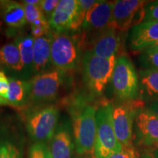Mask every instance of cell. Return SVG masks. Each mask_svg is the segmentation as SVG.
Returning a JSON list of instances; mask_svg holds the SVG:
<instances>
[{
  "label": "cell",
  "mask_w": 158,
  "mask_h": 158,
  "mask_svg": "<svg viewBox=\"0 0 158 158\" xmlns=\"http://www.w3.org/2000/svg\"><path fill=\"white\" fill-rule=\"evenodd\" d=\"M30 25L31 35L35 39L45 36L48 33L49 29H51L48 20L47 19V18L38 20V21H35Z\"/></svg>",
  "instance_id": "cb8c5ba5"
},
{
  "label": "cell",
  "mask_w": 158,
  "mask_h": 158,
  "mask_svg": "<svg viewBox=\"0 0 158 158\" xmlns=\"http://www.w3.org/2000/svg\"><path fill=\"white\" fill-rule=\"evenodd\" d=\"M29 158H52L49 148L45 143H35L30 147Z\"/></svg>",
  "instance_id": "484cf974"
},
{
  "label": "cell",
  "mask_w": 158,
  "mask_h": 158,
  "mask_svg": "<svg viewBox=\"0 0 158 158\" xmlns=\"http://www.w3.org/2000/svg\"><path fill=\"white\" fill-rule=\"evenodd\" d=\"M148 2L141 0L114 1L110 27L125 31L140 24L144 17V7Z\"/></svg>",
  "instance_id": "52a82bcc"
},
{
  "label": "cell",
  "mask_w": 158,
  "mask_h": 158,
  "mask_svg": "<svg viewBox=\"0 0 158 158\" xmlns=\"http://www.w3.org/2000/svg\"><path fill=\"white\" fill-rule=\"evenodd\" d=\"M157 146H158V144H157Z\"/></svg>",
  "instance_id": "60d3db41"
},
{
  "label": "cell",
  "mask_w": 158,
  "mask_h": 158,
  "mask_svg": "<svg viewBox=\"0 0 158 158\" xmlns=\"http://www.w3.org/2000/svg\"><path fill=\"white\" fill-rule=\"evenodd\" d=\"M138 155L133 146L128 147H123L119 152L111 154L108 158H137Z\"/></svg>",
  "instance_id": "f546056e"
},
{
  "label": "cell",
  "mask_w": 158,
  "mask_h": 158,
  "mask_svg": "<svg viewBox=\"0 0 158 158\" xmlns=\"http://www.w3.org/2000/svg\"><path fill=\"white\" fill-rule=\"evenodd\" d=\"M142 107L140 100H133L129 103H124L113 107L114 129L116 137L123 147L132 146L133 121L136 114Z\"/></svg>",
  "instance_id": "8992f818"
},
{
  "label": "cell",
  "mask_w": 158,
  "mask_h": 158,
  "mask_svg": "<svg viewBox=\"0 0 158 158\" xmlns=\"http://www.w3.org/2000/svg\"><path fill=\"white\" fill-rule=\"evenodd\" d=\"M0 158H21L19 149L9 142L0 143Z\"/></svg>",
  "instance_id": "83f0119b"
},
{
  "label": "cell",
  "mask_w": 158,
  "mask_h": 158,
  "mask_svg": "<svg viewBox=\"0 0 158 158\" xmlns=\"http://www.w3.org/2000/svg\"><path fill=\"white\" fill-rule=\"evenodd\" d=\"M78 11V0H60L48 19L50 27L57 33L70 29Z\"/></svg>",
  "instance_id": "4fadbf2b"
},
{
  "label": "cell",
  "mask_w": 158,
  "mask_h": 158,
  "mask_svg": "<svg viewBox=\"0 0 158 158\" xmlns=\"http://www.w3.org/2000/svg\"><path fill=\"white\" fill-rule=\"evenodd\" d=\"M52 38L45 36L35 38L33 48V69L37 72L45 70L51 61V49Z\"/></svg>",
  "instance_id": "e0dca14e"
},
{
  "label": "cell",
  "mask_w": 158,
  "mask_h": 158,
  "mask_svg": "<svg viewBox=\"0 0 158 158\" xmlns=\"http://www.w3.org/2000/svg\"><path fill=\"white\" fill-rule=\"evenodd\" d=\"M91 157H92V158H101V157H98V156H96V155H91Z\"/></svg>",
  "instance_id": "74e56055"
},
{
  "label": "cell",
  "mask_w": 158,
  "mask_h": 158,
  "mask_svg": "<svg viewBox=\"0 0 158 158\" xmlns=\"http://www.w3.org/2000/svg\"><path fill=\"white\" fill-rule=\"evenodd\" d=\"M4 21L2 20V18L1 12H0V33H2L4 30Z\"/></svg>",
  "instance_id": "e575fe53"
},
{
  "label": "cell",
  "mask_w": 158,
  "mask_h": 158,
  "mask_svg": "<svg viewBox=\"0 0 158 158\" xmlns=\"http://www.w3.org/2000/svg\"><path fill=\"white\" fill-rule=\"evenodd\" d=\"M8 102L5 99L0 98V106H3V105H8Z\"/></svg>",
  "instance_id": "d590c367"
},
{
  "label": "cell",
  "mask_w": 158,
  "mask_h": 158,
  "mask_svg": "<svg viewBox=\"0 0 158 158\" xmlns=\"http://www.w3.org/2000/svg\"><path fill=\"white\" fill-rule=\"evenodd\" d=\"M158 21V1L149 2L144 7V17L142 22Z\"/></svg>",
  "instance_id": "4316f807"
},
{
  "label": "cell",
  "mask_w": 158,
  "mask_h": 158,
  "mask_svg": "<svg viewBox=\"0 0 158 158\" xmlns=\"http://www.w3.org/2000/svg\"><path fill=\"white\" fill-rule=\"evenodd\" d=\"M144 51H150V52H158V42L156 43L155 44L152 45V46H150L149 48H148L147 49H146V50Z\"/></svg>",
  "instance_id": "d6a6232c"
},
{
  "label": "cell",
  "mask_w": 158,
  "mask_h": 158,
  "mask_svg": "<svg viewBox=\"0 0 158 158\" xmlns=\"http://www.w3.org/2000/svg\"><path fill=\"white\" fill-rule=\"evenodd\" d=\"M59 118V110L54 106H47L33 112L28 116L27 128L29 135L36 143H44L52 139Z\"/></svg>",
  "instance_id": "5b68a950"
},
{
  "label": "cell",
  "mask_w": 158,
  "mask_h": 158,
  "mask_svg": "<svg viewBox=\"0 0 158 158\" xmlns=\"http://www.w3.org/2000/svg\"><path fill=\"white\" fill-rule=\"evenodd\" d=\"M51 61L58 70L73 69L78 62V47L69 35L57 33L52 38Z\"/></svg>",
  "instance_id": "ba28073f"
},
{
  "label": "cell",
  "mask_w": 158,
  "mask_h": 158,
  "mask_svg": "<svg viewBox=\"0 0 158 158\" xmlns=\"http://www.w3.org/2000/svg\"><path fill=\"white\" fill-rule=\"evenodd\" d=\"M85 158H92V157H85Z\"/></svg>",
  "instance_id": "f35d334b"
},
{
  "label": "cell",
  "mask_w": 158,
  "mask_h": 158,
  "mask_svg": "<svg viewBox=\"0 0 158 158\" xmlns=\"http://www.w3.org/2000/svg\"><path fill=\"white\" fill-rule=\"evenodd\" d=\"M73 134L78 155H93L97 135L96 109L84 106L73 118Z\"/></svg>",
  "instance_id": "3957f363"
},
{
  "label": "cell",
  "mask_w": 158,
  "mask_h": 158,
  "mask_svg": "<svg viewBox=\"0 0 158 158\" xmlns=\"http://www.w3.org/2000/svg\"><path fill=\"white\" fill-rule=\"evenodd\" d=\"M137 158H138V157H137Z\"/></svg>",
  "instance_id": "ab89813d"
},
{
  "label": "cell",
  "mask_w": 158,
  "mask_h": 158,
  "mask_svg": "<svg viewBox=\"0 0 158 158\" xmlns=\"http://www.w3.org/2000/svg\"><path fill=\"white\" fill-rule=\"evenodd\" d=\"M149 108L150 110H152L154 113L156 114L158 116V100L150 102L149 108Z\"/></svg>",
  "instance_id": "1f68e13d"
},
{
  "label": "cell",
  "mask_w": 158,
  "mask_h": 158,
  "mask_svg": "<svg viewBox=\"0 0 158 158\" xmlns=\"http://www.w3.org/2000/svg\"><path fill=\"white\" fill-rule=\"evenodd\" d=\"M35 38L31 35L19 37L15 43L19 48L21 59H22L23 68L30 69L33 68V48H34Z\"/></svg>",
  "instance_id": "44dd1931"
},
{
  "label": "cell",
  "mask_w": 158,
  "mask_h": 158,
  "mask_svg": "<svg viewBox=\"0 0 158 158\" xmlns=\"http://www.w3.org/2000/svg\"><path fill=\"white\" fill-rule=\"evenodd\" d=\"M59 3V0H42L40 4V7L45 16L47 15L49 19L58 6Z\"/></svg>",
  "instance_id": "f1b7e54d"
},
{
  "label": "cell",
  "mask_w": 158,
  "mask_h": 158,
  "mask_svg": "<svg viewBox=\"0 0 158 158\" xmlns=\"http://www.w3.org/2000/svg\"><path fill=\"white\" fill-rule=\"evenodd\" d=\"M143 158H156V157L153 155H152V154H148L147 155H144Z\"/></svg>",
  "instance_id": "8d00e7d4"
},
{
  "label": "cell",
  "mask_w": 158,
  "mask_h": 158,
  "mask_svg": "<svg viewBox=\"0 0 158 158\" xmlns=\"http://www.w3.org/2000/svg\"><path fill=\"white\" fill-rule=\"evenodd\" d=\"M9 89V80L5 73L0 71V98L6 100Z\"/></svg>",
  "instance_id": "4dcf8cb0"
},
{
  "label": "cell",
  "mask_w": 158,
  "mask_h": 158,
  "mask_svg": "<svg viewBox=\"0 0 158 158\" xmlns=\"http://www.w3.org/2000/svg\"><path fill=\"white\" fill-rule=\"evenodd\" d=\"M22 4L23 5V7H24L27 23L31 24V23L38 21V20L46 18L45 16V15L43 14V11L41 10L40 6L29 5V4L23 2Z\"/></svg>",
  "instance_id": "d4e9b609"
},
{
  "label": "cell",
  "mask_w": 158,
  "mask_h": 158,
  "mask_svg": "<svg viewBox=\"0 0 158 158\" xmlns=\"http://www.w3.org/2000/svg\"><path fill=\"white\" fill-rule=\"evenodd\" d=\"M49 149L52 158H73L74 144L68 130L61 128L54 134Z\"/></svg>",
  "instance_id": "2e32d148"
},
{
  "label": "cell",
  "mask_w": 158,
  "mask_h": 158,
  "mask_svg": "<svg viewBox=\"0 0 158 158\" xmlns=\"http://www.w3.org/2000/svg\"><path fill=\"white\" fill-rule=\"evenodd\" d=\"M143 70H158V52L144 51L139 58Z\"/></svg>",
  "instance_id": "603a6c76"
},
{
  "label": "cell",
  "mask_w": 158,
  "mask_h": 158,
  "mask_svg": "<svg viewBox=\"0 0 158 158\" xmlns=\"http://www.w3.org/2000/svg\"><path fill=\"white\" fill-rule=\"evenodd\" d=\"M63 75V70H55L35 76L29 84V98L36 101L55 98L62 84Z\"/></svg>",
  "instance_id": "9c48e42d"
},
{
  "label": "cell",
  "mask_w": 158,
  "mask_h": 158,
  "mask_svg": "<svg viewBox=\"0 0 158 158\" xmlns=\"http://www.w3.org/2000/svg\"><path fill=\"white\" fill-rule=\"evenodd\" d=\"M138 94L146 100L153 102L158 100V70L140 71Z\"/></svg>",
  "instance_id": "ac0fdd59"
},
{
  "label": "cell",
  "mask_w": 158,
  "mask_h": 158,
  "mask_svg": "<svg viewBox=\"0 0 158 158\" xmlns=\"http://www.w3.org/2000/svg\"><path fill=\"white\" fill-rule=\"evenodd\" d=\"M157 42L158 21L142 22L132 28L130 47L134 52H143Z\"/></svg>",
  "instance_id": "8fae6325"
},
{
  "label": "cell",
  "mask_w": 158,
  "mask_h": 158,
  "mask_svg": "<svg viewBox=\"0 0 158 158\" xmlns=\"http://www.w3.org/2000/svg\"><path fill=\"white\" fill-rule=\"evenodd\" d=\"M0 12L4 23L9 28L20 29L27 23L24 7L22 3L11 0H1Z\"/></svg>",
  "instance_id": "9a60e30c"
},
{
  "label": "cell",
  "mask_w": 158,
  "mask_h": 158,
  "mask_svg": "<svg viewBox=\"0 0 158 158\" xmlns=\"http://www.w3.org/2000/svg\"><path fill=\"white\" fill-rule=\"evenodd\" d=\"M98 1L94 0H78V11L71 30H77L81 27L88 11L95 5Z\"/></svg>",
  "instance_id": "7402d4cb"
},
{
  "label": "cell",
  "mask_w": 158,
  "mask_h": 158,
  "mask_svg": "<svg viewBox=\"0 0 158 158\" xmlns=\"http://www.w3.org/2000/svg\"><path fill=\"white\" fill-rule=\"evenodd\" d=\"M114 2L98 1L86 13L81 26L84 32L92 33L94 37L110 28Z\"/></svg>",
  "instance_id": "30bf717a"
},
{
  "label": "cell",
  "mask_w": 158,
  "mask_h": 158,
  "mask_svg": "<svg viewBox=\"0 0 158 158\" xmlns=\"http://www.w3.org/2000/svg\"><path fill=\"white\" fill-rule=\"evenodd\" d=\"M112 86L115 95L123 101L135 100L139 93V80L131 60L122 55L116 59Z\"/></svg>",
  "instance_id": "277c9868"
},
{
  "label": "cell",
  "mask_w": 158,
  "mask_h": 158,
  "mask_svg": "<svg viewBox=\"0 0 158 158\" xmlns=\"http://www.w3.org/2000/svg\"><path fill=\"white\" fill-rule=\"evenodd\" d=\"M40 2L41 1H40V0H25V1H23L22 2L26 3V4H29V5L40 6Z\"/></svg>",
  "instance_id": "836d02e7"
},
{
  "label": "cell",
  "mask_w": 158,
  "mask_h": 158,
  "mask_svg": "<svg viewBox=\"0 0 158 158\" xmlns=\"http://www.w3.org/2000/svg\"><path fill=\"white\" fill-rule=\"evenodd\" d=\"M0 63L15 71H21L23 64L15 43H7L0 48Z\"/></svg>",
  "instance_id": "d6986e66"
},
{
  "label": "cell",
  "mask_w": 158,
  "mask_h": 158,
  "mask_svg": "<svg viewBox=\"0 0 158 158\" xmlns=\"http://www.w3.org/2000/svg\"><path fill=\"white\" fill-rule=\"evenodd\" d=\"M27 94L29 96V84L21 80L10 78L6 100L10 105L21 106L25 102Z\"/></svg>",
  "instance_id": "ffe728a7"
},
{
  "label": "cell",
  "mask_w": 158,
  "mask_h": 158,
  "mask_svg": "<svg viewBox=\"0 0 158 158\" xmlns=\"http://www.w3.org/2000/svg\"><path fill=\"white\" fill-rule=\"evenodd\" d=\"M118 31L110 27L94 37L91 48L88 51L102 58L116 56L121 44Z\"/></svg>",
  "instance_id": "5bb4252c"
},
{
  "label": "cell",
  "mask_w": 158,
  "mask_h": 158,
  "mask_svg": "<svg viewBox=\"0 0 158 158\" xmlns=\"http://www.w3.org/2000/svg\"><path fill=\"white\" fill-rule=\"evenodd\" d=\"M116 56L102 58L86 51L82 59L84 81L88 88L96 94H101L111 80Z\"/></svg>",
  "instance_id": "6da1fadb"
},
{
  "label": "cell",
  "mask_w": 158,
  "mask_h": 158,
  "mask_svg": "<svg viewBox=\"0 0 158 158\" xmlns=\"http://www.w3.org/2000/svg\"><path fill=\"white\" fill-rule=\"evenodd\" d=\"M138 134L143 144H158V116L149 108H141L135 116Z\"/></svg>",
  "instance_id": "7c38bea8"
},
{
  "label": "cell",
  "mask_w": 158,
  "mask_h": 158,
  "mask_svg": "<svg viewBox=\"0 0 158 158\" xmlns=\"http://www.w3.org/2000/svg\"><path fill=\"white\" fill-rule=\"evenodd\" d=\"M112 112L113 106L109 103L102 105L96 110L97 135L93 155L101 158H108L123 148L116 137Z\"/></svg>",
  "instance_id": "7a4b0ae2"
}]
</instances>
